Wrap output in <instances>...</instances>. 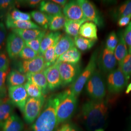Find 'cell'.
<instances>
[{
  "instance_id": "1",
  "label": "cell",
  "mask_w": 131,
  "mask_h": 131,
  "mask_svg": "<svg viewBox=\"0 0 131 131\" xmlns=\"http://www.w3.org/2000/svg\"><path fill=\"white\" fill-rule=\"evenodd\" d=\"M108 106L105 100H91L84 104L82 116L84 125L89 131L102 128L107 116Z\"/></svg>"
},
{
  "instance_id": "2",
  "label": "cell",
  "mask_w": 131,
  "mask_h": 131,
  "mask_svg": "<svg viewBox=\"0 0 131 131\" xmlns=\"http://www.w3.org/2000/svg\"><path fill=\"white\" fill-rule=\"evenodd\" d=\"M60 98V93L47 99L40 114L32 125L33 131H55L57 126V108Z\"/></svg>"
},
{
  "instance_id": "3",
  "label": "cell",
  "mask_w": 131,
  "mask_h": 131,
  "mask_svg": "<svg viewBox=\"0 0 131 131\" xmlns=\"http://www.w3.org/2000/svg\"><path fill=\"white\" fill-rule=\"evenodd\" d=\"M60 96V101L56 112L57 125L72 116L77 103V97L72 93L70 89L61 92Z\"/></svg>"
},
{
  "instance_id": "4",
  "label": "cell",
  "mask_w": 131,
  "mask_h": 131,
  "mask_svg": "<svg viewBox=\"0 0 131 131\" xmlns=\"http://www.w3.org/2000/svg\"><path fill=\"white\" fill-rule=\"evenodd\" d=\"M99 53L98 50H97L92 53L88 65L80 73L70 89L72 93L77 97H78L85 84L97 69Z\"/></svg>"
},
{
  "instance_id": "5",
  "label": "cell",
  "mask_w": 131,
  "mask_h": 131,
  "mask_svg": "<svg viewBox=\"0 0 131 131\" xmlns=\"http://www.w3.org/2000/svg\"><path fill=\"white\" fill-rule=\"evenodd\" d=\"M86 93L92 100H103L106 95V85L102 72L96 69L85 85Z\"/></svg>"
},
{
  "instance_id": "6",
  "label": "cell",
  "mask_w": 131,
  "mask_h": 131,
  "mask_svg": "<svg viewBox=\"0 0 131 131\" xmlns=\"http://www.w3.org/2000/svg\"><path fill=\"white\" fill-rule=\"evenodd\" d=\"M45 103L44 96L40 98H28L24 108V119L28 124L34 123L42 111Z\"/></svg>"
},
{
  "instance_id": "7",
  "label": "cell",
  "mask_w": 131,
  "mask_h": 131,
  "mask_svg": "<svg viewBox=\"0 0 131 131\" xmlns=\"http://www.w3.org/2000/svg\"><path fill=\"white\" fill-rule=\"evenodd\" d=\"M57 63L61 76L62 85L66 86L73 83L81 73L79 65L64 62Z\"/></svg>"
},
{
  "instance_id": "8",
  "label": "cell",
  "mask_w": 131,
  "mask_h": 131,
  "mask_svg": "<svg viewBox=\"0 0 131 131\" xmlns=\"http://www.w3.org/2000/svg\"><path fill=\"white\" fill-rule=\"evenodd\" d=\"M97 64L100 70L105 73H109L116 69L117 60L114 52L109 50L106 47L103 48L99 53Z\"/></svg>"
},
{
  "instance_id": "9",
  "label": "cell",
  "mask_w": 131,
  "mask_h": 131,
  "mask_svg": "<svg viewBox=\"0 0 131 131\" xmlns=\"http://www.w3.org/2000/svg\"><path fill=\"white\" fill-rule=\"evenodd\" d=\"M127 80L121 70L118 68L108 74L107 84L108 91L112 93L122 91L128 84Z\"/></svg>"
},
{
  "instance_id": "10",
  "label": "cell",
  "mask_w": 131,
  "mask_h": 131,
  "mask_svg": "<svg viewBox=\"0 0 131 131\" xmlns=\"http://www.w3.org/2000/svg\"><path fill=\"white\" fill-rule=\"evenodd\" d=\"M77 1L82 9L85 19L92 21L99 27H103V18L93 3L88 0H78Z\"/></svg>"
},
{
  "instance_id": "11",
  "label": "cell",
  "mask_w": 131,
  "mask_h": 131,
  "mask_svg": "<svg viewBox=\"0 0 131 131\" xmlns=\"http://www.w3.org/2000/svg\"><path fill=\"white\" fill-rule=\"evenodd\" d=\"M17 64V70L24 74L37 73L46 69L44 58L40 55L29 60L20 61Z\"/></svg>"
},
{
  "instance_id": "12",
  "label": "cell",
  "mask_w": 131,
  "mask_h": 131,
  "mask_svg": "<svg viewBox=\"0 0 131 131\" xmlns=\"http://www.w3.org/2000/svg\"><path fill=\"white\" fill-rule=\"evenodd\" d=\"M25 46V42L18 35L12 32L8 35L5 44V51L10 59L15 60L18 58Z\"/></svg>"
},
{
  "instance_id": "13",
  "label": "cell",
  "mask_w": 131,
  "mask_h": 131,
  "mask_svg": "<svg viewBox=\"0 0 131 131\" xmlns=\"http://www.w3.org/2000/svg\"><path fill=\"white\" fill-rule=\"evenodd\" d=\"M8 94L10 100L15 107L18 108L22 113L28 99V94L24 85L8 88Z\"/></svg>"
},
{
  "instance_id": "14",
  "label": "cell",
  "mask_w": 131,
  "mask_h": 131,
  "mask_svg": "<svg viewBox=\"0 0 131 131\" xmlns=\"http://www.w3.org/2000/svg\"><path fill=\"white\" fill-rule=\"evenodd\" d=\"M44 73L50 90H54L62 85L61 76L57 63L45 69Z\"/></svg>"
},
{
  "instance_id": "15",
  "label": "cell",
  "mask_w": 131,
  "mask_h": 131,
  "mask_svg": "<svg viewBox=\"0 0 131 131\" xmlns=\"http://www.w3.org/2000/svg\"><path fill=\"white\" fill-rule=\"evenodd\" d=\"M63 12L67 19L77 20L86 19L77 1H70L68 2L63 7Z\"/></svg>"
},
{
  "instance_id": "16",
  "label": "cell",
  "mask_w": 131,
  "mask_h": 131,
  "mask_svg": "<svg viewBox=\"0 0 131 131\" xmlns=\"http://www.w3.org/2000/svg\"><path fill=\"white\" fill-rule=\"evenodd\" d=\"M15 105L9 98H0V129L6 121L14 113Z\"/></svg>"
},
{
  "instance_id": "17",
  "label": "cell",
  "mask_w": 131,
  "mask_h": 131,
  "mask_svg": "<svg viewBox=\"0 0 131 131\" xmlns=\"http://www.w3.org/2000/svg\"><path fill=\"white\" fill-rule=\"evenodd\" d=\"M24 124L22 119L14 113L5 122L2 131H23Z\"/></svg>"
},
{
  "instance_id": "18",
  "label": "cell",
  "mask_w": 131,
  "mask_h": 131,
  "mask_svg": "<svg viewBox=\"0 0 131 131\" xmlns=\"http://www.w3.org/2000/svg\"><path fill=\"white\" fill-rule=\"evenodd\" d=\"M12 32L21 38L25 42L29 41L46 35V31L42 29H12Z\"/></svg>"
},
{
  "instance_id": "19",
  "label": "cell",
  "mask_w": 131,
  "mask_h": 131,
  "mask_svg": "<svg viewBox=\"0 0 131 131\" xmlns=\"http://www.w3.org/2000/svg\"><path fill=\"white\" fill-rule=\"evenodd\" d=\"M5 25L7 29H41L37 24L31 20H15L6 18Z\"/></svg>"
},
{
  "instance_id": "20",
  "label": "cell",
  "mask_w": 131,
  "mask_h": 131,
  "mask_svg": "<svg viewBox=\"0 0 131 131\" xmlns=\"http://www.w3.org/2000/svg\"><path fill=\"white\" fill-rule=\"evenodd\" d=\"M27 81L32 82L36 84L42 91L44 94H46L48 91V83L44 73V70L34 73L26 74Z\"/></svg>"
},
{
  "instance_id": "21",
  "label": "cell",
  "mask_w": 131,
  "mask_h": 131,
  "mask_svg": "<svg viewBox=\"0 0 131 131\" xmlns=\"http://www.w3.org/2000/svg\"><path fill=\"white\" fill-rule=\"evenodd\" d=\"M61 37V33L58 31L46 34L42 39L39 55L43 56L45 52L55 43L58 42Z\"/></svg>"
},
{
  "instance_id": "22",
  "label": "cell",
  "mask_w": 131,
  "mask_h": 131,
  "mask_svg": "<svg viewBox=\"0 0 131 131\" xmlns=\"http://www.w3.org/2000/svg\"><path fill=\"white\" fill-rule=\"evenodd\" d=\"M81 58V53L76 47L71 48L62 54L57 59L56 63L64 62L73 64H78Z\"/></svg>"
},
{
  "instance_id": "23",
  "label": "cell",
  "mask_w": 131,
  "mask_h": 131,
  "mask_svg": "<svg viewBox=\"0 0 131 131\" xmlns=\"http://www.w3.org/2000/svg\"><path fill=\"white\" fill-rule=\"evenodd\" d=\"M27 82L26 75L17 70L10 71L6 78V86L8 88L24 85Z\"/></svg>"
},
{
  "instance_id": "24",
  "label": "cell",
  "mask_w": 131,
  "mask_h": 131,
  "mask_svg": "<svg viewBox=\"0 0 131 131\" xmlns=\"http://www.w3.org/2000/svg\"><path fill=\"white\" fill-rule=\"evenodd\" d=\"M74 39L70 36L68 35L62 36L56 47L57 60L62 54L69 50L71 48L74 47Z\"/></svg>"
},
{
  "instance_id": "25",
  "label": "cell",
  "mask_w": 131,
  "mask_h": 131,
  "mask_svg": "<svg viewBox=\"0 0 131 131\" xmlns=\"http://www.w3.org/2000/svg\"><path fill=\"white\" fill-rule=\"evenodd\" d=\"M118 41L116 48L114 54L117 62L118 66H119L128 54L127 46L123 37V33L121 32L118 34Z\"/></svg>"
},
{
  "instance_id": "26",
  "label": "cell",
  "mask_w": 131,
  "mask_h": 131,
  "mask_svg": "<svg viewBox=\"0 0 131 131\" xmlns=\"http://www.w3.org/2000/svg\"><path fill=\"white\" fill-rule=\"evenodd\" d=\"M97 27L96 24L87 21L82 24L79 30L80 36L89 39L97 40L98 39Z\"/></svg>"
},
{
  "instance_id": "27",
  "label": "cell",
  "mask_w": 131,
  "mask_h": 131,
  "mask_svg": "<svg viewBox=\"0 0 131 131\" xmlns=\"http://www.w3.org/2000/svg\"><path fill=\"white\" fill-rule=\"evenodd\" d=\"M87 21H89L86 19H82L77 20L67 19L64 26L66 33L70 37L75 38L78 36L79 30L82 24Z\"/></svg>"
},
{
  "instance_id": "28",
  "label": "cell",
  "mask_w": 131,
  "mask_h": 131,
  "mask_svg": "<svg viewBox=\"0 0 131 131\" xmlns=\"http://www.w3.org/2000/svg\"><path fill=\"white\" fill-rule=\"evenodd\" d=\"M39 11L48 15H54L62 13V8L60 5L51 1H41L39 5Z\"/></svg>"
},
{
  "instance_id": "29",
  "label": "cell",
  "mask_w": 131,
  "mask_h": 131,
  "mask_svg": "<svg viewBox=\"0 0 131 131\" xmlns=\"http://www.w3.org/2000/svg\"><path fill=\"white\" fill-rule=\"evenodd\" d=\"M49 29L52 32H57V31L64 28L67 19L64 14L61 13L49 15Z\"/></svg>"
},
{
  "instance_id": "30",
  "label": "cell",
  "mask_w": 131,
  "mask_h": 131,
  "mask_svg": "<svg viewBox=\"0 0 131 131\" xmlns=\"http://www.w3.org/2000/svg\"><path fill=\"white\" fill-rule=\"evenodd\" d=\"M97 40L89 39L77 36L74 38V41L76 47L82 51H86L93 47Z\"/></svg>"
},
{
  "instance_id": "31",
  "label": "cell",
  "mask_w": 131,
  "mask_h": 131,
  "mask_svg": "<svg viewBox=\"0 0 131 131\" xmlns=\"http://www.w3.org/2000/svg\"><path fill=\"white\" fill-rule=\"evenodd\" d=\"M131 15V1H127L113 11V18L119 19L123 17Z\"/></svg>"
},
{
  "instance_id": "32",
  "label": "cell",
  "mask_w": 131,
  "mask_h": 131,
  "mask_svg": "<svg viewBox=\"0 0 131 131\" xmlns=\"http://www.w3.org/2000/svg\"><path fill=\"white\" fill-rule=\"evenodd\" d=\"M31 18L42 27L47 29L49 28V16L48 15L40 11L34 10L30 13Z\"/></svg>"
},
{
  "instance_id": "33",
  "label": "cell",
  "mask_w": 131,
  "mask_h": 131,
  "mask_svg": "<svg viewBox=\"0 0 131 131\" xmlns=\"http://www.w3.org/2000/svg\"><path fill=\"white\" fill-rule=\"evenodd\" d=\"M57 42L55 43L51 47H50L46 52H45L43 57L45 62L46 69L54 65L57 61L56 47Z\"/></svg>"
},
{
  "instance_id": "34",
  "label": "cell",
  "mask_w": 131,
  "mask_h": 131,
  "mask_svg": "<svg viewBox=\"0 0 131 131\" xmlns=\"http://www.w3.org/2000/svg\"><path fill=\"white\" fill-rule=\"evenodd\" d=\"M6 18L15 20H31V15L16 8H13L6 14Z\"/></svg>"
},
{
  "instance_id": "35",
  "label": "cell",
  "mask_w": 131,
  "mask_h": 131,
  "mask_svg": "<svg viewBox=\"0 0 131 131\" xmlns=\"http://www.w3.org/2000/svg\"><path fill=\"white\" fill-rule=\"evenodd\" d=\"M24 85L29 97L38 98L43 96L41 90L32 82L27 81Z\"/></svg>"
},
{
  "instance_id": "36",
  "label": "cell",
  "mask_w": 131,
  "mask_h": 131,
  "mask_svg": "<svg viewBox=\"0 0 131 131\" xmlns=\"http://www.w3.org/2000/svg\"><path fill=\"white\" fill-rule=\"evenodd\" d=\"M10 71L9 68L0 70V98L6 97V78Z\"/></svg>"
},
{
  "instance_id": "37",
  "label": "cell",
  "mask_w": 131,
  "mask_h": 131,
  "mask_svg": "<svg viewBox=\"0 0 131 131\" xmlns=\"http://www.w3.org/2000/svg\"><path fill=\"white\" fill-rule=\"evenodd\" d=\"M128 81L131 77V53H128L118 67Z\"/></svg>"
},
{
  "instance_id": "38",
  "label": "cell",
  "mask_w": 131,
  "mask_h": 131,
  "mask_svg": "<svg viewBox=\"0 0 131 131\" xmlns=\"http://www.w3.org/2000/svg\"><path fill=\"white\" fill-rule=\"evenodd\" d=\"M118 41V38L117 37V34L114 31H113L108 36L106 40L105 47L109 50L114 52L117 46Z\"/></svg>"
},
{
  "instance_id": "39",
  "label": "cell",
  "mask_w": 131,
  "mask_h": 131,
  "mask_svg": "<svg viewBox=\"0 0 131 131\" xmlns=\"http://www.w3.org/2000/svg\"><path fill=\"white\" fill-rule=\"evenodd\" d=\"M39 55L38 52L34 51L31 48L25 46L19 53V57L22 60H29L34 59Z\"/></svg>"
},
{
  "instance_id": "40",
  "label": "cell",
  "mask_w": 131,
  "mask_h": 131,
  "mask_svg": "<svg viewBox=\"0 0 131 131\" xmlns=\"http://www.w3.org/2000/svg\"><path fill=\"white\" fill-rule=\"evenodd\" d=\"M16 1L12 0H0V14H7L13 9Z\"/></svg>"
},
{
  "instance_id": "41",
  "label": "cell",
  "mask_w": 131,
  "mask_h": 131,
  "mask_svg": "<svg viewBox=\"0 0 131 131\" xmlns=\"http://www.w3.org/2000/svg\"><path fill=\"white\" fill-rule=\"evenodd\" d=\"M44 36L33 39L32 40L25 42V46L32 49L38 53H39L41 43L42 42V39Z\"/></svg>"
},
{
  "instance_id": "42",
  "label": "cell",
  "mask_w": 131,
  "mask_h": 131,
  "mask_svg": "<svg viewBox=\"0 0 131 131\" xmlns=\"http://www.w3.org/2000/svg\"><path fill=\"white\" fill-rule=\"evenodd\" d=\"M9 59L6 51H0V70L9 68Z\"/></svg>"
},
{
  "instance_id": "43",
  "label": "cell",
  "mask_w": 131,
  "mask_h": 131,
  "mask_svg": "<svg viewBox=\"0 0 131 131\" xmlns=\"http://www.w3.org/2000/svg\"><path fill=\"white\" fill-rule=\"evenodd\" d=\"M7 37L6 27L3 22H0V51L3 50Z\"/></svg>"
},
{
  "instance_id": "44",
  "label": "cell",
  "mask_w": 131,
  "mask_h": 131,
  "mask_svg": "<svg viewBox=\"0 0 131 131\" xmlns=\"http://www.w3.org/2000/svg\"><path fill=\"white\" fill-rule=\"evenodd\" d=\"M123 37L128 49V52L131 53V21L125 29L123 33Z\"/></svg>"
},
{
  "instance_id": "45",
  "label": "cell",
  "mask_w": 131,
  "mask_h": 131,
  "mask_svg": "<svg viewBox=\"0 0 131 131\" xmlns=\"http://www.w3.org/2000/svg\"><path fill=\"white\" fill-rule=\"evenodd\" d=\"M41 1L40 0H26L19 1V3L24 4L25 5H26L31 8H35L40 5Z\"/></svg>"
},
{
  "instance_id": "46",
  "label": "cell",
  "mask_w": 131,
  "mask_h": 131,
  "mask_svg": "<svg viewBox=\"0 0 131 131\" xmlns=\"http://www.w3.org/2000/svg\"><path fill=\"white\" fill-rule=\"evenodd\" d=\"M131 19V15L123 17L119 19L117 21V25L121 27H123L128 25L130 23Z\"/></svg>"
},
{
  "instance_id": "47",
  "label": "cell",
  "mask_w": 131,
  "mask_h": 131,
  "mask_svg": "<svg viewBox=\"0 0 131 131\" xmlns=\"http://www.w3.org/2000/svg\"><path fill=\"white\" fill-rule=\"evenodd\" d=\"M63 131H77L73 126L69 124H66L62 127Z\"/></svg>"
},
{
  "instance_id": "48",
  "label": "cell",
  "mask_w": 131,
  "mask_h": 131,
  "mask_svg": "<svg viewBox=\"0 0 131 131\" xmlns=\"http://www.w3.org/2000/svg\"><path fill=\"white\" fill-rule=\"evenodd\" d=\"M52 1L56 4L60 5L61 7L62 6L63 7L65 6V5L68 3L67 1L66 0H53Z\"/></svg>"
},
{
  "instance_id": "49",
  "label": "cell",
  "mask_w": 131,
  "mask_h": 131,
  "mask_svg": "<svg viewBox=\"0 0 131 131\" xmlns=\"http://www.w3.org/2000/svg\"><path fill=\"white\" fill-rule=\"evenodd\" d=\"M131 92V83L128 84V85L127 87L126 90L125 91V93L127 94L130 93Z\"/></svg>"
},
{
  "instance_id": "50",
  "label": "cell",
  "mask_w": 131,
  "mask_h": 131,
  "mask_svg": "<svg viewBox=\"0 0 131 131\" xmlns=\"http://www.w3.org/2000/svg\"><path fill=\"white\" fill-rule=\"evenodd\" d=\"M104 131L103 128H100V129H97L95 131Z\"/></svg>"
},
{
  "instance_id": "51",
  "label": "cell",
  "mask_w": 131,
  "mask_h": 131,
  "mask_svg": "<svg viewBox=\"0 0 131 131\" xmlns=\"http://www.w3.org/2000/svg\"><path fill=\"white\" fill-rule=\"evenodd\" d=\"M58 131H63V130H62V128H61V129L59 130Z\"/></svg>"
},
{
  "instance_id": "52",
  "label": "cell",
  "mask_w": 131,
  "mask_h": 131,
  "mask_svg": "<svg viewBox=\"0 0 131 131\" xmlns=\"http://www.w3.org/2000/svg\"><path fill=\"white\" fill-rule=\"evenodd\" d=\"M28 131V130H25V131Z\"/></svg>"
}]
</instances>
